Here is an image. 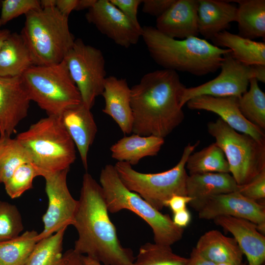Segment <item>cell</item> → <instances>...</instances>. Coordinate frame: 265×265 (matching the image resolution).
Segmentation results:
<instances>
[{
    "label": "cell",
    "instance_id": "obj_1",
    "mask_svg": "<svg viewBox=\"0 0 265 265\" xmlns=\"http://www.w3.org/2000/svg\"><path fill=\"white\" fill-rule=\"evenodd\" d=\"M108 212L100 184L85 173L73 225L78 234L74 249L105 265H130L133 252L121 244Z\"/></svg>",
    "mask_w": 265,
    "mask_h": 265
},
{
    "label": "cell",
    "instance_id": "obj_2",
    "mask_svg": "<svg viewBox=\"0 0 265 265\" xmlns=\"http://www.w3.org/2000/svg\"><path fill=\"white\" fill-rule=\"evenodd\" d=\"M186 87L174 71L145 74L131 88L132 132L163 138L171 133L185 118L181 100Z\"/></svg>",
    "mask_w": 265,
    "mask_h": 265
},
{
    "label": "cell",
    "instance_id": "obj_3",
    "mask_svg": "<svg viewBox=\"0 0 265 265\" xmlns=\"http://www.w3.org/2000/svg\"><path fill=\"white\" fill-rule=\"evenodd\" d=\"M141 37L151 58L163 69L199 77L217 71L224 55L231 52L197 36L172 38L152 26L142 27Z\"/></svg>",
    "mask_w": 265,
    "mask_h": 265
},
{
    "label": "cell",
    "instance_id": "obj_4",
    "mask_svg": "<svg viewBox=\"0 0 265 265\" xmlns=\"http://www.w3.org/2000/svg\"><path fill=\"white\" fill-rule=\"evenodd\" d=\"M26 16L20 34L30 53L34 65L62 62L74 45L68 17L55 7L33 10Z\"/></svg>",
    "mask_w": 265,
    "mask_h": 265
},
{
    "label": "cell",
    "instance_id": "obj_5",
    "mask_svg": "<svg viewBox=\"0 0 265 265\" xmlns=\"http://www.w3.org/2000/svg\"><path fill=\"white\" fill-rule=\"evenodd\" d=\"M100 184L109 212L128 210L139 216L151 227L156 243L171 246L183 238L184 229L174 224L167 214L155 209L123 184L114 165L106 164L101 171Z\"/></svg>",
    "mask_w": 265,
    "mask_h": 265
},
{
    "label": "cell",
    "instance_id": "obj_6",
    "mask_svg": "<svg viewBox=\"0 0 265 265\" xmlns=\"http://www.w3.org/2000/svg\"><path fill=\"white\" fill-rule=\"evenodd\" d=\"M16 138L40 169L56 172L69 169L76 160L75 145L58 116L40 119Z\"/></svg>",
    "mask_w": 265,
    "mask_h": 265
},
{
    "label": "cell",
    "instance_id": "obj_7",
    "mask_svg": "<svg viewBox=\"0 0 265 265\" xmlns=\"http://www.w3.org/2000/svg\"><path fill=\"white\" fill-rule=\"evenodd\" d=\"M21 79L30 101L48 116H58L66 108L81 103L64 60L55 64L32 65Z\"/></svg>",
    "mask_w": 265,
    "mask_h": 265
},
{
    "label": "cell",
    "instance_id": "obj_8",
    "mask_svg": "<svg viewBox=\"0 0 265 265\" xmlns=\"http://www.w3.org/2000/svg\"><path fill=\"white\" fill-rule=\"evenodd\" d=\"M188 143L184 149L178 163L172 168L159 173H144L136 171L125 162L117 161L115 168L124 185L136 193L149 204L160 211L173 195H187L186 183L188 175L186 164L189 155L199 144Z\"/></svg>",
    "mask_w": 265,
    "mask_h": 265
},
{
    "label": "cell",
    "instance_id": "obj_9",
    "mask_svg": "<svg viewBox=\"0 0 265 265\" xmlns=\"http://www.w3.org/2000/svg\"><path fill=\"white\" fill-rule=\"evenodd\" d=\"M207 129L223 151L238 186L248 183L265 169V143L235 131L220 118L209 122Z\"/></svg>",
    "mask_w": 265,
    "mask_h": 265
},
{
    "label": "cell",
    "instance_id": "obj_10",
    "mask_svg": "<svg viewBox=\"0 0 265 265\" xmlns=\"http://www.w3.org/2000/svg\"><path fill=\"white\" fill-rule=\"evenodd\" d=\"M63 60L79 90L81 102L91 109L96 97L102 95L107 77L102 51L78 39Z\"/></svg>",
    "mask_w": 265,
    "mask_h": 265
},
{
    "label": "cell",
    "instance_id": "obj_11",
    "mask_svg": "<svg viewBox=\"0 0 265 265\" xmlns=\"http://www.w3.org/2000/svg\"><path fill=\"white\" fill-rule=\"evenodd\" d=\"M38 169L39 176L45 179L48 199V208L42 217L44 228L37 237L39 241L61 228L73 225L78 200L73 198L67 186L69 169L56 172Z\"/></svg>",
    "mask_w": 265,
    "mask_h": 265
},
{
    "label": "cell",
    "instance_id": "obj_12",
    "mask_svg": "<svg viewBox=\"0 0 265 265\" xmlns=\"http://www.w3.org/2000/svg\"><path fill=\"white\" fill-rule=\"evenodd\" d=\"M220 69V74L214 79L197 86L186 87L181 97V106L190 99L203 95L239 98L247 90L250 80L254 78L252 66L237 61L231 52L224 55Z\"/></svg>",
    "mask_w": 265,
    "mask_h": 265
},
{
    "label": "cell",
    "instance_id": "obj_13",
    "mask_svg": "<svg viewBox=\"0 0 265 265\" xmlns=\"http://www.w3.org/2000/svg\"><path fill=\"white\" fill-rule=\"evenodd\" d=\"M85 18L101 33L124 48L136 44L142 35V27L132 22L110 0H97Z\"/></svg>",
    "mask_w": 265,
    "mask_h": 265
},
{
    "label": "cell",
    "instance_id": "obj_14",
    "mask_svg": "<svg viewBox=\"0 0 265 265\" xmlns=\"http://www.w3.org/2000/svg\"><path fill=\"white\" fill-rule=\"evenodd\" d=\"M199 217L213 220L220 216L243 218L255 224L259 231L265 235V207L234 191L210 198L198 212Z\"/></svg>",
    "mask_w": 265,
    "mask_h": 265
},
{
    "label": "cell",
    "instance_id": "obj_15",
    "mask_svg": "<svg viewBox=\"0 0 265 265\" xmlns=\"http://www.w3.org/2000/svg\"><path fill=\"white\" fill-rule=\"evenodd\" d=\"M29 100L21 77L0 76V136H11L27 115Z\"/></svg>",
    "mask_w": 265,
    "mask_h": 265
},
{
    "label": "cell",
    "instance_id": "obj_16",
    "mask_svg": "<svg viewBox=\"0 0 265 265\" xmlns=\"http://www.w3.org/2000/svg\"><path fill=\"white\" fill-rule=\"evenodd\" d=\"M238 98L234 96L214 97L203 95L190 99L186 104L190 109L204 110L214 113L235 131L265 143L263 130L248 121L240 111Z\"/></svg>",
    "mask_w": 265,
    "mask_h": 265
},
{
    "label": "cell",
    "instance_id": "obj_17",
    "mask_svg": "<svg viewBox=\"0 0 265 265\" xmlns=\"http://www.w3.org/2000/svg\"><path fill=\"white\" fill-rule=\"evenodd\" d=\"M214 223L230 233L237 241L247 265H263L265 261V236L254 223L228 216L215 218Z\"/></svg>",
    "mask_w": 265,
    "mask_h": 265
},
{
    "label": "cell",
    "instance_id": "obj_18",
    "mask_svg": "<svg viewBox=\"0 0 265 265\" xmlns=\"http://www.w3.org/2000/svg\"><path fill=\"white\" fill-rule=\"evenodd\" d=\"M77 147L84 168H88V153L98 131L91 109L82 102L65 109L58 116Z\"/></svg>",
    "mask_w": 265,
    "mask_h": 265
},
{
    "label": "cell",
    "instance_id": "obj_19",
    "mask_svg": "<svg viewBox=\"0 0 265 265\" xmlns=\"http://www.w3.org/2000/svg\"><path fill=\"white\" fill-rule=\"evenodd\" d=\"M198 4V0H175L163 14L157 18L155 27L174 39L197 36Z\"/></svg>",
    "mask_w": 265,
    "mask_h": 265
},
{
    "label": "cell",
    "instance_id": "obj_20",
    "mask_svg": "<svg viewBox=\"0 0 265 265\" xmlns=\"http://www.w3.org/2000/svg\"><path fill=\"white\" fill-rule=\"evenodd\" d=\"M101 95L105 101L103 112L113 119L124 134L132 132L131 89L126 80L106 77Z\"/></svg>",
    "mask_w": 265,
    "mask_h": 265
},
{
    "label": "cell",
    "instance_id": "obj_21",
    "mask_svg": "<svg viewBox=\"0 0 265 265\" xmlns=\"http://www.w3.org/2000/svg\"><path fill=\"white\" fill-rule=\"evenodd\" d=\"M238 186L230 173H205L189 175L186 183L189 205L198 212L212 196L238 190Z\"/></svg>",
    "mask_w": 265,
    "mask_h": 265
},
{
    "label": "cell",
    "instance_id": "obj_22",
    "mask_svg": "<svg viewBox=\"0 0 265 265\" xmlns=\"http://www.w3.org/2000/svg\"><path fill=\"white\" fill-rule=\"evenodd\" d=\"M199 34L211 40L217 33L226 30L230 23L236 22L237 7L228 0H198Z\"/></svg>",
    "mask_w": 265,
    "mask_h": 265
},
{
    "label": "cell",
    "instance_id": "obj_23",
    "mask_svg": "<svg viewBox=\"0 0 265 265\" xmlns=\"http://www.w3.org/2000/svg\"><path fill=\"white\" fill-rule=\"evenodd\" d=\"M194 248L214 264L227 263L241 265L242 263L243 254L235 239L217 230H212L202 235Z\"/></svg>",
    "mask_w": 265,
    "mask_h": 265
},
{
    "label": "cell",
    "instance_id": "obj_24",
    "mask_svg": "<svg viewBox=\"0 0 265 265\" xmlns=\"http://www.w3.org/2000/svg\"><path fill=\"white\" fill-rule=\"evenodd\" d=\"M164 143V138L154 135L134 134L124 136L110 148L111 157L117 161L136 165L147 157L157 156Z\"/></svg>",
    "mask_w": 265,
    "mask_h": 265
},
{
    "label": "cell",
    "instance_id": "obj_25",
    "mask_svg": "<svg viewBox=\"0 0 265 265\" xmlns=\"http://www.w3.org/2000/svg\"><path fill=\"white\" fill-rule=\"evenodd\" d=\"M219 48L231 50L233 57L248 66L265 64V43L242 37L227 30L221 31L211 40Z\"/></svg>",
    "mask_w": 265,
    "mask_h": 265
},
{
    "label": "cell",
    "instance_id": "obj_26",
    "mask_svg": "<svg viewBox=\"0 0 265 265\" xmlns=\"http://www.w3.org/2000/svg\"><path fill=\"white\" fill-rule=\"evenodd\" d=\"M32 65L30 53L21 35L11 33L0 49V76L21 77Z\"/></svg>",
    "mask_w": 265,
    "mask_h": 265
},
{
    "label": "cell",
    "instance_id": "obj_27",
    "mask_svg": "<svg viewBox=\"0 0 265 265\" xmlns=\"http://www.w3.org/2000/svg\"><path fill=\"white\" fill-rule=\"evenodd\" d=\"M238 3L236 22L238 35L253 40L265 37V0H235Z\"/></svg>",
    "mask_w": 265,
    "mask_h": 265
},
{
    "label": "cell",
    "instance_id": "obj_28",
    "mask_svg": "<svg viewBox=\"0 0 265 265\" xmlns=\"http://www.w3.org/2000/svg\"><path fill=\"white\" fill-rule=\"evenodd\" d=\"M186 168L188 170L189 175L205 173H230L225 156L215 142L191 154L186 160Z\"/></svg>",
    "mask_w": 265,
    "mask_h": 265
},
{
    "label": "cell",
    "instance_id": "obj_29",
    "mask_svg": "<svg viewBox=\"0 0 265 265\" xmlns=\"http://www.w3.org/2000/svg\"><path fill=\"white\" fill-rule=\"evenodd\" d=\"M32 162L30 153L16 138L0 136V183H4L21 165Z\"/></svg>",
    "mask_w": 265,
    "mask_h": 265
},
{
    "label": "cell",
    "instance_id": "obj_30",
    "mask_svg": "<svg viewBox=\"0 0 265 265\" xmlns=\"http://www.w3.org/2000/svg\"><path fill=\"white\" fill-rule=\"evenodd\" d=\"M39 233L26 231L11 239L0 242V265H26Z\"/></svg>",
    "mask_w": 265,
    "mask_h": 265
},
{
    "label": "cell",
    "instance_id": "obj_31",
    "mask_svg": "<svg viewBox=\"0 0 265 265\" xmlns=\"http://www.w3.org/2000/svg\"><path fill=\"white\" fill-rule=\"evenodd\" d=\"M258 80L252 78L249 88L238 98V107L243 116L262 130L265 129V93Z\"/></svg>",
    "mask_w": 265,
    "mask_h": 265
},
{
    "label": "cell",
    "instance_id": "obj_32",
    "mask_svg": "<svg viewBox=\"0 0 265 265\" xmlns=\"http://www.w3.org/2000/svg\"><path fill=\"white\" fill-rule=\"evenodd\" d=\"M67 228H61L38 241L26 265H58L63 256V240Z\"/></svg>",
    "mask_w": 265,
    "mask_h": 265
},
{
    "label": "cell",
    "instance_id": "obj_33",
    "mask_svg": "<svg viewBox=\"0 0 265 265\" xmlns=\"http://www.w3.org/2000/svg\"><path fill=\"white\" fill-rule=\"evenodd\" d=\"M187 259L175 253L171 246L147 242L130 265H186Z\"/></svg>",
    "mask_w": 265,
    "mask_h": 265
},
{
    "label": "cell",
    "instance_id": "obj_34",
    "mask_svg": "<svg viewBox=\"0 0 265 265\" xmlns=\"http://www.w3.org/2000/svg\"><path fill=\"white\" fill-rule=\"evenodd\" d=\"M39 176L37 166L32 162L19 166L3 184L6 193L11 198L20 197L32 187L34 179Z\"/></svg>",
    "mask_w": 265,
    "mask_h": 265
},
{
    "label": "cell",
    "instance_id": "obj_35",
    "mask_svg": "<svg viewBox=\"0 0 265 265\" xmlns=\"http://www.w3.org/2000/svg\"><path fill=\"white\" fill-rule=\"evenodd\" d=\"M23 229L22 216L17 207L0 201V242L18 237Z\"/></svg>",
    "mask_w": 265,
    "mask_h": 265
},
{
    "label": "cell",
    "instance_id": "obj_36",
    "mask_svg": "<svg viewBox=\"0 0 265 265\" xmlns=\"http://www.w3.org/2000/svg\"><path fill=\"white\" fill-rule=\"evenodd\" d=\"M41 8L39 0H1L0 21L1 26L32 10Z\"/></svg>",
    "mask_w": 265,
    "mask_h": 265
},
{
    "label": "cell",
    "instance_id": "obj_37",
    "mask_svg": "<svg viewBox=\"0 0 265 265\" xmlns=\"http://www.w3.org/2000/svg\"><path fill=\"white\" fill-rule=\"evenodd\" d=\"M237 191L243 196L258 202L265 198V169L248 183L238 186Z\"/></svg>",
    "mask_w": 265,
    "mask_h": 265
},
{
    "label": "cell",
    "instance_id": "obj_38",
    "mask_svg": "<svg viewBox=\"0 0 265 265\" xmlns=\"http://www.w3.org/2000/svg\"><path fill=\"white\" fill-rule=\"evenodd\" d=\"M128 18L137 26H140L137 19L139 6L142 0H110Z\"/></svg>",
    "mask_w": 265,
    "mask_h": 265
},
{
    "label": "cell",
    "instance_id": "obj_39",
    "mask_svg": "<svg viewBox=\"0 0 265 265\" xmlns=\"http://www.w3.org/2000/svg\"><path fill=\"white\" fill-rule=\"evenodd\" d=\"M175 0H143L142 11L151 16L159 17L173 4Z\"/></svg>",
    "mask_w": 265,
    "mask_h": 265
},
{
    "label": "cell",
    "instance_id": "obj_40",
    "mask_svg": "<svg viewBox=\"0 0 265 265\" xmlns=\"http://www.w3.org/2000/svg\"><path fill=\"white\" fill-rule=\"evenodd\" d=\"M191 200L187 195H175L166 202V207H169L174 213L186 209V205L189 204Z\"/></svg>",
    "mask_w": 265,
    "mask_h": 265
},
{
    "label": "cell",
    "instance_id": "obj_41",
    "mask_svg": "<svg viewBox=\"0 0 265 265\" xmlns=\"http://www.w3.org/2000/svg\"><path fill=\"white\" fill-rule=\"evenodd\" d=\"M83 255L74 249L66 251L63 254L61 261L58 265H83Z\"/></svg>",
    "mask_w": 265,
    "mask_h": 265
},
{
    "label": "cell",
    "instance_id": "obj_42",
    "mask_svg": "<svg viewBox=\"0 0 265 265\" xmlns=\"http://www.w3.org/2000/svg\"><path fill=\"white\" fill-rule=\"evenodd\" d=\"M172 221L178 227L184 229L190 223L191 215L187 208L173 213Z\"/></svg>",
    "mask_w": 265,
    "mask_h": 265
},
{
    "label": "cell",
    "instance_id": "obj_43",
    "mask_svg": "<svg viewBox=\"0 0 265 265\" xmlns=\"http://www.w3.org/2000/svg\"><path fill=\"white\" fill-rule=\"evenodd\" d=\"M78 0H56L55 7L63 15L69 17L72 11L75 10Z\"/></svg>",
    "mask_w": 265,
    "mask_h": 265
},
{
    "label": "cell",
    "instance_id": "obj_44",
    "mask_svg": "<svg viewBox=\"0 0 265 265\" xmlns=\"http://www.w3.org/2000/svg\"><path fill=\"white\" fill-rule=\"evenodd\" d=\"M214 264L205 258L195 248H193L187 259L186 265H214Z\"/></svg>",
    "mask_w": 265,
    "mask_h": 265
},
{
    "label": "cell",
    "instance_id": "obj_45",
    "mask_svg": "<svg viewBox=\"0 0 265 265\" xmlns=\"http://www.w3.org/2000/svg\"><path fill=\"white\" fill-rule=\"evenodd\" d=\"M254 73V78L258 81L265 82V64H256L252 66Z\"/></svg>",
    "mask_w": 265,
    "mask_h": 265
},
{
    "label": "cell",
    "instance_id": "obj_46",
    "mask_svg": "<svg viewBox=\"0 0 265 265\" xmlns=\"http://www.w3.org/2000/svg\"><path fill=\"white\" fill-rule=\"evenodd\" d=\"M97 0H78L76 11L82 10L85 9H90L95 3Z\"/></svg>",
    "mask_w": 265,
    "mask_h": 265
},
{
    "label": "cell",
    "instance_id": "obj_47",
    "mask_svg": "<svg viewBox=\"0 0 265 265\" xmlns=\"http://www.w3.org/2000/svg\"><path fill=\"white\" fill-rule=\"evenodd\" d=\"M56 0H40L41 8H50L56 6Z\"/></svg>",
    "mask_w": 265,
    "mask_h": 265
},
{
    "label": "cell",
    "instance_id": "obj_48",
    "mask_svg": "<svg viewBox=\"0 0 265 265\" xmlns=\"http://www.w3.org/2000/svg\"><path fill=\"white\" fill-rule=\"evenodd\" d=\"M82 260L83 265H102L99 261L87 256L83 255Z\"/></svg>",
    "mask_w": 265,
    "mask_h": 265
},
{
    "label": "cell",
    "instance_id": "obj_49",
    "mask_svg": "<svg viewBox=\"0 0 265 265\" xmlns=\"http://www.w3.org/2000/svg\"><path fill=\"white\" fill-rule=\"evenodd\" d=\"M10 33V31L7 29H0V49Z\"/></svg>",
    "mask_w": 265,
    "mask_h": 265
},
{
    "label": "cell",
    "instance_id": "obj_50",
    "mask_svg": "<svg viewBox=\"0 0 265 265\" xmlns=\"http://www.w3.org/2000/svg\"><path fill=\"white\" fill-rule=\"evenodd\" d=\"M214 265H233L229 263H221L215 264Z\"/></svg>",
    "mask_w": 265,
    "mask_h": 265
},
{
    "label": "cell",
    "instance_id": "obj_51",
    "mask_svg": "<svg viewBox=\"0 0 265 265\" xmlns=\"http://www.w3.org/2000/svg\"><path fill=\"white\" fill-rule=\"evenodd\" d=\"M241 265H247V264H245V263L243 264V263H242V264H241Z\"/></svg>",
    "mask_w": 265,
    "mask_h": 265
},
{
    "label": "cell",
    "instance_id": "obj_52",
    "mask_svg": "<svg viewBox=\"0 0 265 265\" xmlns=\"http://www.w3.org/2000/svg\"><path fill=\"white\" fill-rule=\"evenodd\" d=\"M1 23H0V27H1Z\"/></svg>",
    "mask_w": 265,
    "mask_h": 265
},
{
    "label": "cell",
    "instance_id": "obj_53",
    "mask_svg": "<svg viewBox=\"0 0 265 265\" xmlns=\"http://www.w3.org/2000/svg\"></svg>",
    "mask_w": 265,
    "mask_h": 265
}]
</instances>
